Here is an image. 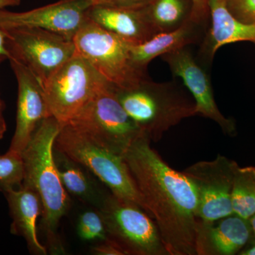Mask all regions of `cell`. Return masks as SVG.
I'll return each mask as SVG.
<instances>
[{"instance_id":"obj_1","label":"cell","mask_w":255,"mask_h":255,"mask_svg":"<svg viewBox=\"0 0 255 255\" xmlns=\"http://www.w3.org/2000/svg\"><path fill=\"white\" fill-rule=\"evenodd\" d=\"M150 143L143 134L128 149L124 160L168 255H197L201 221L195 187L183 172L169 167Z\"/></svg>"},{"instance_id":"obj_2","label":"cell","mask_w":255,"mask_h":255,"mask_svg":"<svg viewBox=\"0 0 255 255\" xmlns=\"http://www.w3.org/2000/svg\"><path fill=\"white\" fill-rule=\"evenodd\" d=\"M61 124L53 117L45 119L36 129L22 153L23 185L33 189L41 199L42 226L51 253H63L58 233L60 220L68 214L70 199L60 181L53 157L55 138Z\"/></svg>"},{"instance_id":"obj_3","label":"cell","mask_w":255,"mask_h":255,"mask_svg":"<svg viewBox=\"0 0 255 255\" xmlns=\"http://www.w3.org/2000/svg\"><path fill=\"white\" fill-rule=\"evenodd\" d=\"M114 89L124 110L151 141H159L183 119L196 115L194 98L176 82L148 78L129 88Z\"/></svg>"},{"instance_id":"obj_4","label":"cell","mask_w":255,"mask_h":255,"mask_svg":"<svg viewBox=\"0 0 255 255\" xmlns=\"http://www.w3.org/2000/svg\"><path fill=\"white\" fill-rule=\"evenodd\" d=\"M54 147L89 169L114 195L135 203L146 211L123 156L100 145L70 124L61 126Z\"/></svg>"},{"instance_id":"obj_5","label":"cell","mask_w":255,"mask_h":255,"mask_svg":"<svg viewBox=\"0 0 255 255\" xmlns=\"http://www.w3.org/2000/svg\"><path fill=\"white\" fill-rule=\"evenodd\" d=\"M76 51L119 88H129L150 78L134 65L130 45L87 18L73 38Z\"/></svg>"},{"instance_id":"obj_6","label":"cell","mask_w":255,"mask_h":255,"mask_svg":"<svg viewBox=\"0 0 255 255\" xmlns=\"http://www.w3.org/2000/svg\"><path fill=\"white\" fill-rule=\"evenodd\" d=\"M68 124L121 156H124L132 142L145 134L124 110L110 82Z\"/></svg>"},{"instance_id":"obj_7","label":"cell","mask_w":255,"mask_h":255,"mask_svg":"<svg viewBox=\"0 0 255 255\" xmlns=\"http://www.w3.org/2000/svg\"><path fill=\"white\" fill-rule=\"evenodd\" d=\"M97 209L109 239L126 255H168L155 221L140 206L111 193Z\"/></svg>"},{"instance_id":"obj_8","label":"cell","mask_w":255,"mask_h":255,"mask_svg":"<svg viewBox=\"0 0 255 255\" xmlns=\"http://www.w3.org/2000/svg\"><path fill=\"white\" fill-rule=\"evenodd\" d=\"M107 83L76 51L43 85L50 116L61 125L69 123Z\"/></svg>"},{"instance_id":"obj_9","label":"cell","mask_w":255,"mask_h":255,"mask_svg":"<svg viewBox=\"0 0 255 255\" xmlns=\"http://www.w3.org/2000/svg\"><path fill=\"white\" fill-rule=\"evenodd\" d=\"M6 33L10 58L27 66L42 85L76 53L73 41L48 30L22 28Z\"/></svg>"},{"instance_id":"obj_10","label":"cell","mask_w":255,"mask_h":255,"mask_svg":"<svg viewBox=\"0 0 255 255\" xmlns=\"http://www.w3.org/2000/svg\"><path fill=\"white\" fill-rule=\"evenodd\" d=\"M238 164L223 155L201 161L183 171L195 187L198 216L202 222L214 223L234 214L232 191Z\"/></svg>"},{"instance_id":"obj_11","label":"cell","mask_w":255,"mask_h":255,"mask_svg":"<svg viewBox=\"0 0 255 255\" xmlns=\"http://www.w3.org/2000/svg\"><path fill=\"white\" fill-rule=\"evenodd\" d=\"M94 0H58L56 2L22 12L0 9V28H43L73 41L87 21Z\"/></svg>"},{"instance_id":"obj_12","label":"cell","mask_w":255,"mask_h":255,"mask_svg":"<svg viewBox=\"0 0 255 255\" xmlns=\"http://www.w3.org/2000/svg\"><path fill=\"white\" fill-rule=\"evenodd\" d=\"M176 78L182 79L184 85L195 101L196 115L211 119L219 124L224 133L236 135V127L232 119L226 118L220 112L215 101L209 75L204 64L199 62L188 46L162 55Z\"/></svg>"},{"instance_id":"obj_13","label":"cell","mask_w":255,"mask_h":255,"mask_svg":"<svg viewBox=\"0 0 255 255\" xmlns=\"http://www.w3.org/2000/svg\"><path fill=\"white\" fill-rule=\"evenodd\" d=\"M9 60L18 84L16 128L9 150L21 154L40 124L51 116L41 82L21 61Z\"/></svg>"},{"instance_id":"obj_14","label":"cell","mask_w":255,"mask_h":255,"mask_svg":"<svg viewBox=\"0 0 255 255\" xmlns=\"http://www.w3.org/2000/svg\"><path fill=\"white\" fill-rule=\"evenodd\" d=\"M219 221L218 224L201 221L197 255H234L254 237L249 220L233 214Z\"/></svg>"},{"instance_id":"obj_15","label":"cell","mask_w":255,"mask_h":255,"mask_svg":"<svg viewBox=\"0 0 255 255\" xmlns=\"http://www.w3.org/2000/svg\"><path fill=\"white\" fill-rule=\"evenodd\" d=\"M211 26L201 42L200 60L211 63L220 48L230 43L250 41L255 45V23L236 19L228 11L226 0H208Z\"/></svg>"},{"instance_id":"obj_16","label":"cell","mask_w":255,"mask_h":255,"mask_svg":"<svg viewBox=\"0 0 255 255\" xmlns=\"http://www.w3.org/2000/svg\"><path fill=\"white\" fill-rule=\"evenodd\" d=\"M12 219L11 233L24 238L33 254L46 255L48 251L38 238L37 220L42 216L43 206L39 196L31 188L23 185L2 191Z\"/></svg>"},{"instance_id":"obj_17","label":"cell","mask_w":255,"mask_h":255,"mask_svg":"<svg viewBox=\"0 0 255 255\" xmlns=\"http://www.w3.org/2000/svg\"><path fill=\"white\" fill-rule=\"evenodd\" d=\"M87 18L132 44L144 43L158 33L142 9L94 4Z\"/></svg>"},{"instance_id":"obj_18","label":"cell","mask_w":255,"mask_h":255,"mask_svg":"<svg viewBox=\"0 0 255 255\" xmlns=\"http://www.w3.org/2000/svg\"><path fill=\"white\" fill-rule=\"evenodd\" d=\"M207 31L190 20L174 31L157 33L144 43L130 45L132 62L137 68L147 72L149 63L157 56L202 42Z\"/></svg>"},{"instance_id":"obj_19","label":"cell","mask_w":255,"mask_h":255,"mask_svg":"<svg viewBox=\"0 0 255 255\" xmlns=\"http://www.w3.org/2000/svg\"><path fill=\"white\" fill-rule=\"evenodd\" d=\"M53 157L60 181L69 195L98 209L107 194L99 189L90 170L53 147Z\"/></svg>"},{"instance_id":"obj_20","label":"cell","mask_w":255,"mask_h":255,"mask_svg":"<svg viewBox=\"0 0 255 255\" xmlns=\"http://www.w3.org/2000/svg\"><path fill=\"white\" fill-rule=\"evenodd\" d=\"M193 0H154L142 8L157 33L174 31L190 21Z\"/></svg>"},{"instance_id":"obj_21","label":"cell","mask_w":255,"mask_h":255,"mask_svg":"<svg viewBox=\"0 0 255 255\" xmlns=\"http://www.w3.org/2000/svg\"><path fill=\"white\" fill-rule=\"evenodd\" d=\"M234 214L249 220L255 214V167L238 166L232 191Z\"/></svg>"},{"instance_id":"obj_22","label":"cell","mask_w":255,"mask_h":255,"mask_svg":"<svg viewBox=\"0 0 255 255\" xmlns=\"http://www.w3.org/2000/svg\"><path fill=\"white\" fill-rule=\"evenodd\" d=\"M24 179L22 155L8 150L0 155V191L21 187Z\"/></svg>"},{"instance_id":"obj_23","label":"cell","mask_w":255,"mask_h":255,"mask_svg":"<svg viewBox=\"0 0 255 255\" xmlns=\"http://www.w3.org/2000/svg\"><path fill=\"white\" fill-rule=\"evenodd\" d=\"M79 237L85 241H104L108 238L105 221L100 211L90 210L82 213L78 223Z\"/></svg>"},{"instance_id":"obj_24","label":"cell","mask_w":255,"mask_h":255,"mask_svg":"<svg viewBox=\"0 0 255 255\" xmlns=\"http://www.w3.org/2000/svg\"><path fill=\"white\" fill-rule=\"evenodd\" d=\"M228 11L242 23H255V0H226Z\"/></svg>"},{"instance_id":"obj_25","label":"cell","mask_w":255,"mask_h":255,"mask_svg":"<svg viewBox=\"0 0 255 255\" xmlns=\"http://www.w3.org/2000/svg\"><path fill=\"white\" fill-rule=\"evenodd\" d=\"M194 8L191 20L209 29L211 18L208 0H193Z\"/></svg>"},{"instance_id":"obj_26","label":"cell","mask_w":255,"mask_h":255,"mask_svg":"<svg viewBox=\"0 0 255 255\" xmlns=\"http://www.w3.org/2000/svg\"><path fill=\"white\" fill-rule=\"evenodd\" d=\"M153 1L154 0H94V4L138 9L145 7Z\"/></svg>"},{"instance_id":"obj_27","label":"cell","mask_w":255,"mask_h":255,"mask_svg":"<svg viewBox=\"0 0 255 255\" xmlns=\"http://www.w3.org/2000/svg\"><path fill=\"white\" fill-rule=\"evenodd\" d=\"M91 252L96 255H126L123 250L109 238L94 246Z\"/></svg>"},{"instance_id":"obj_28","label":"cell","mask_w":255,"mask_h":255,"mask_svg":"<svg viewBox=\"0 0 255 255\" xmlns=\"http://www.w3.org/2000/svg\"><path fill=\"white\" fill-rule=\"evenodd\" d=\"M6 60H8L6 57L0 56V65ZM4 102L0 98V140L3 138L5 132L6 131V124L4 117Z\"/></svg>"},{"instance_id":"obj_29","label":"cell","mask_w":255,"mask_h":255,"mask_svg":"<svg viewBox=\"0 0 255 255\" xmlns=\"http://www.w3.org/2000/svg\"><path fill=\"white\" fill-rule=\"evenodd\" d=\"M6 40H7L6 31L0 28V56L6 57L9 60L11 55L7 48Z\"/></svg>"},{"instance_id":"obj_30","label":"cell","mask_w":255,"mask_h":255,"mask_svg":"<svg viewBox=\"0 0 255 255\" xmlns=\"http://www.w3.org/2000/svg\"><path fill=\"white\" fill-rule=\"evenodd\" d=\"M248 246L243 248L239 254L241 255H255V238L253 237L248 243Z\"/></svg>"},{"instance_id":"obj_31","label":"cell","mask_w":255,"mask_h":255,"mask_svg":"<svg viewBox=\"0 0 255 255\" xmlns=\"http://www.w3.org/2000/svg\"><path fill=\"white\" fill-rule=\"evenodd\" d=\"M21 2V0H0V9H5L8 6H18Z\"/></svg>"},{"instance_id":"obj_32","label":"cell","mask_w":255,"mask_h":255,"mask_svg":"<svg viewBox=\"0 0 255 255\" xmlns=\"http://www.w3.org/2000/svg\"><path fill=\"white\" fill-rule=\"evenodd\" d=\"M250 224H251L252 231H253V236L255 238V214L249 219Z\"/></svg>"}]
</instances>
